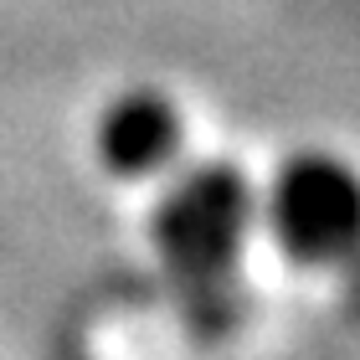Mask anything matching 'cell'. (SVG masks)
I'll return each instance as SVG.
<instances>
[{
    "label": "cell",
    "mask_w": 360,
    "mask_h": 360,
    "mask_svg": "<svg viewBox=\"0 0 360 360\" xmlns=\"http://www.w3.org/2000/svg\"><path fill=\"white\" fill-rule=\"evenodd\" d=\"M252 186L237 165L206 160L180 170L155 206V252L175 278L180 299L217 324V314L237 299V257L252 232Z\"/></svg>",
    "instance_id": "obj_1"
},
{
    "label": "cell",
    "mask_w": 360,
    "mask_h": 360,
    "mask_svg": "<svg viewBox=\"0 0 360 360\" xmlns=\"http://www.w3.org/2000/svg\"><path fill=\"white\" fill-rule=\"evenodd\" d=\"M268 221L288 257L345 268L360 257V175L319 150L283 160L268 191Z\"/></svg>",
    "instance_id": "obj_2"
},
{
    "label": "cell",
    "mask_w": 360,
    "mask_h": 360,
    "mask_svg": "<svg viewBox=\"0 0 360 360\" xmlns=\"http://www.w3.org/2000/svg\"><path fill=\"white\" fill-rule=\"evenodd\" d=\"M98 150L113 170L150 175L180 150V113L160 93H124L98 124Z\"/></svg>",
    "instance_id": "obj_3"
},
{
    "label": "cell",
    "mask_w": 360,
    "mask_h": 360,
    "mask_svg": "<svg viewBox=\"0 0 360 360\" xmlns=\"http://www.w3.org/2000/svg\"><path fill=\"white\" fill-rule=\"evenodd\" d=\"M350 309H355V319H360V257H350Z\"/></svg>",
    "instance_id": "obj_4"
}]
</instances>
